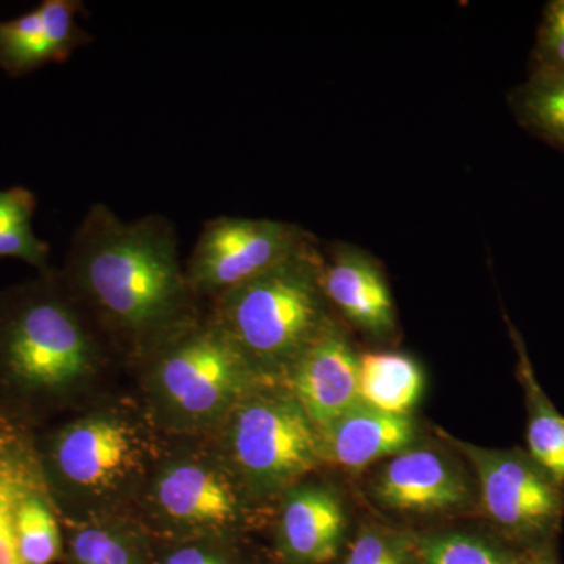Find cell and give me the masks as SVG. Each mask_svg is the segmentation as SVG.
Returning a JSON list of instances; mask_svg holds the SVG:
<instances>
[{
    "label": "cell",
    "mask_w": 564,
    "mask_h": 564,
    "mask_svg": "<svg viewBox=\"0 0 564 564\" xmlns=\"http://www.w3.org/2000/svg\"><path fill=\"white\" fill-rule=\"evenodd\" d=\"M99 359L95 334L63 274L0 295V375L22 397H57L84 383Z\"/></svg>",
    "instance_id": "7a4b0ae2"
},
{
    "label": "cell",
    "mask_w": 564,
    "mask_h": 564,
    "mask_svg": "<svg viewBox=\"0 0 564 564\" xmlns=\"http://www.w3.org/2000/svg\"><path fill=\"white\" fill-rule=\"evenodd\" d=\"M281 381L317 430L361 403L359 352L343 323L334 322L315 339Z\"/></svg>",
    "instance_id": "7c38bea8"
},
{
    "label": "cell",
    "mask_w": 564,
    "mask_h": 564,
    "mask_svg": "<svg viewBox=\"0 0 564 564\" xmlns=\"http://www.w3.org/2000/svg\"><path fill=\"white\" fill-rule=\"evenodd\" d=\"M321 245H307L269 272L217 299L214 321L265 380H282L336 322L322 285Z\"/></svg>",
    "instance_id": "3957f363"
},
{
    "label": "cell",
    "mask_w": 564,
    "mask_h": 564,
    "mask_svg": "<svg viewBox=\"0 0 564 564\" xmlns=\"http://www.w3.org/2000/svg\"><path fill=\"white\" fill-rule=\"evenodd\" d=\"M425 391V372L402 351L359 352V397L375 410L413 415Z\"/></svg>",
    "instance_id": "e0dca14e"
},
{
    "label": "cell",
    "mask_w": 564,
    "mask_h": 564,
    "mask_svg": "<svg viewBox=\"0 0 564 564\" xmlns=\"http://www.w3.org/2000/svg\"><path fill=\"white\" fill-rule=\"evenodd\" d=\"M422 564H519L521 549L492 530L443 527L415 532Z\"/></svg>",
    "instance_id": "ffe728a7"
},
{
    "label": "cell",
    "mask_w": 564,
    "mask_h": 564,
    "mask_svg": "<svg viewBox=\"0 0 564 564\" xmlns=\"http://www.w3.org/2000/svg\"><path fill=\"white\" fill-rule=\"evenodd\" d=\"M323 464L359 474L399 455L421 440L414 415H395L356 404L318 430Z\"/></svg>",
    "instance_id": "9a60e30c"
},
{
    "label": "cell",
    "mask_w": 564,
    "mask_h": 564,
    "mask_svg": "<svg viewBox=\"0 0 564 564\" xmlns=\"http://www.w3.org/2000/svg\"><path fill=\"white\" fill-rule=\"evenodd\" d=\"M441 433L474 474L486 525L525 551L558 541L564 521V486L524 448H486Z\"/></svg>",
    "instance_id": "8992f818"
},
{
    "label": "cell",
    "mask_w": 564,
    "mask_h": 564,
    "mask_svg": "<svg viewBox=\"0 0 564 564\" xmlns=\"http://www.w3.org/2000/svg\"><path fill=\"white\" fill-rule=\"evenodd\" d=\"M564 69V0L545 3L538 25L530 70Z\"/></svg>",
    "instance_id": "d4e9b609"
},
{
    "label": "cell",
    "mask_w": 564,
    "mask_h": 564,
    "mask_svg": "<svg viewBox=\"0 0 564 564\" xmlns=\"http://www.w3.org/2000/svg\"><path fill=\"white\" fill-rule=\"evenodd\" d=\"M43 480L41 464L20 425L0 419V564H24L18 547V505L24 494Z\"/></svg>",
    "instance_id": "2e32d148"
},
{
    "label": "cell",
    "mask_w": 564,
    "mask_h": 564,
    "mask_svg": "<svg viewBox=\"0 0 564 564\" xmlns=\"http://www.w3.org/2000/svg\"><path fill=\"white\" fill-rule=\"evenodd\" d=\"M278 381L263 380L226 417L234 473L258 496L285 494L323 464L317 426Z\"/></svg>",
    "instance_id": "277c9868"
},
{
    "label": "cell",
    "mask_w": 564,
    "mask_h": 564,
    "mask_svg": "<svg viewBox=\"0 0 564 564\" xmlns=\"http://www.w3.org/2000/svg\"><path fill=\"white\" fill-rule=\"evenodd\" d=\"M519 564H560L558 543H545L522 551Z\"/></svg>",
    "instance_id": "4316f807"
},
{
    "label": "cell",
    "mask_w": 564,
    "mask_h": 564,
    "mask_svg": "<svg viewBox=\"0 0 564 564\" xmlns=\"http://www.w3.org/2000/svg\"><path fill=\"white\" fill-rule=\"evenodd\" d=\"M70 564H144L137 541L111 525H85L69 540Z\"/></svg>",
    "instance_id": "cb8c5ba5"
},
{
    "label": "cell",
    "mask_w": 564,
    "mask_h": 564,
    "mask_svg": "<svg viewBox=\"0 0 564 564\" xmlns=\"http://www.w3.org/2000/svg\"><path fill=\"white\" fill-rule=\"evenodd\" d=\"M143 441L131 421L95 413L66 423L47 444L41 473L62 492L102 499L122 491L143 464Z\"/></svg>",
    "instance_id": "52a82bcc"
},
{
    "label": "cell",
    "mask_w": 564,
    "mask_h": 564,
    "mask_svg": "<svg viewBox=\"0 0 564 564\" xmlns=\"http://www.w3.org/2000/svg\"><path fill=\"white\" fill-rule=\"evenodd\" d=\"M322 285L332 310L375 343L399 333L391 285L380 261L356 245L336 242L323 254Z\"/></svg>",
    "instance_id": "8fae6325"
},
{
    "label": "cell",
    "mask_w": 564,
    "mask_h": 564,
    "mask_svg": "<svg viewBox=\"0 0 564 564\" xmlns=\"http://www.w3.org/2000/svg\"><path fill=\"white\" fill-rule=\"evenodd\" d=\"M14 529L24 564H52L61 556V529L47 497L44 478L22 497Z\"/></svg>",
    "instance_id": "7402d4cb"
},
{
    "label": "cell",
    "mask_w": 564,
    "mask_h": 564,
    "mask_svg": "<svg viewBox=\"0 0 564 564\" xmlns=\"http://www.w3.org/2000/svg\"><path fill=\"white\" fill-rule=\"evenodd\" d=\"M336 564H422L414 530L370 521L352 532Z\"/></svg>",
    "instance_id": "603a6c76"
},
{
    "label": "cell",
    "mask_w": 564,
    "mask_h": 564,
    "mask_svg": "<svg viewBox=\"0 0 564 564\" xmlns=\"http://www.w3.org/2000/svg\"><path fill=\"white\" fill-rule=\"evenodd\" d=\"M313 242V234L295 223L223 215L203 226L185 272L196 295L218 299Z\"/></svg>",
    "instance_id": "ba28073f"
},
{
    "label": "cell",
    "mask_w": 564,
    "mask_h": 564,
    "mask_svg": "<svg viewBox=\"0 0 564 564\" xmlns=\"http://www.w3.org/2000/svg\"><path fill=\"white\" fill-rule=\"evenodd\" d=\"M367 494L380 510L406 521L456 518L477 502L473 477L445 441L419 440L378 464L367 481Z\"/></svg>",
    "instance_id": "9c48e42d"
},
{
    "label": "cell",
    "mask_w": 564,
    "mask_h": 564,
    "mask_svg": "<svg viewBox=\"0 0 564 564\" xmlns=\"http://www.w3.org/2000/svg\"><path fill=\"white\" fill-rule=\"evenodd\" d=\"M85 13L80 0H43L20 18L0 20V69L24 77L90 46L93 36L79 22Z\"/></svg>",
    "instance_id": "5bb4252c"
},
{
    "label": "cell",
    "mask_w": 564,
    "mask_h": 564,
    "mask_svg": "<svg viewBox=\"0 0 564 564\" xmlns=\"http://www.w3.org/2000/svg\"><path fill=\"white\" fill-rule=\"evenodd\" d=\"M217 464L181 458L165 464L152 481L155 513L174 529L193 533H226L243 521L242 488Z\"/></svg>",
    "instance_id": "30bf717a"
},
{
    "label": "cell",
    "mask_w": 564,
    "mask_h": 564,
    "mask_svg": "<svg viewBox=\"0 0 564 564\" xmlns=\"http://www.w3.org/2000/svg\"><path fill=\"white\" fill-rule=\"evenodd\" d=\"M265 378L217 322L198 323L154 352L150 383L165 413L184 426L228 417Z\"/></svg>",
    "instance_id": "5b68a950"
},
{
    "label": "cell",
    "mask_w": 564,
    "mask_h": 564,
    "mask_svg": "<svg viewBox=\"0 0 564 564\" xmlns=\"http://www.w3.org/2000/svg\"><path fill=\"white\" fill-rule=\"evenodd\" d=\"M36 199L28 188L0 191V258L18 259L50 272L51 247L33 231Z\"/></svg>",
    "instance_id": "44dd1931"
},
{
    "label": "cell",
    "mask_w": 564,
    "mask_h": 564,
    "mask_svg": "<svg viewBox=\"0 0 564 564\" xmlns=\"http://www.w3.org/2000/svg\"><path fill=\"white\" fill-rule=\"evenodd\" d=\"M344 497L326 484H299L282 499L276 551L284 564H336L351 538Z\"/></svg>",
    "instance_id": "4fadbf2b"
},
{
    "label": "cell",
    "mask_w": 564,
    "mask_h": 564,
    "mask_svg": "<svg viewBox=\"0 0 564 564\" xmlns=\"http://www.w3.org/2000/svg\"><path fill=\"white\" fill-rule=\"evenodd\" d=\"M516 122L564 152V69L534 70L508 93Z\"/></svg>",
    "instance_id": "d6986e66"
},
{
    "label": "cell",
    "mask_w": 564,
    "mask_h": 564,
    "mask_svg": "<svg viewBox=\"0 0 564 564\" xmlns=\"http://www.w3.org/2000/svg\"><path fill=\"white\" fill-rule=\"evenodd\" d=\"M510 332L518 352V378L525 397L527 454L564 486V415L538 381L525 345L513 325Z\"/></svg>",
    "instance_id": "ac0fdd59"
},
{
    "label": "cell",
    "mask_w": 564,
    "mask_h": 564,
    "mask_svg": "<svg viewBox=\"0 0 564 564\" xmlns=\"http://www.w3.org/2000/svg\"><path fill=\"white\" fill-rule=\"evenodd\" d=\"M163 564H239L221 549L207 544H185L174 549L163 560Z\"/></svg>",
    "instance_id": "484cf974"
},
{
    "label": "cell",
    "mask_w": 564,
    "mask_h": 564,
    "mask_svg": "<svg viewBox=\"0 0 564 564\" xmlns=\"http://www.w3.org/2000/svg\"><path fill=\"white\" fill-rule=\"evenodd\" d=\"M63 276L133 350L154 355L199 323L176 228L163 215L122 220L93 204L74 232Z\"/></svg>",
    "instance_id": "6da1fadb"
}]
</instances>
